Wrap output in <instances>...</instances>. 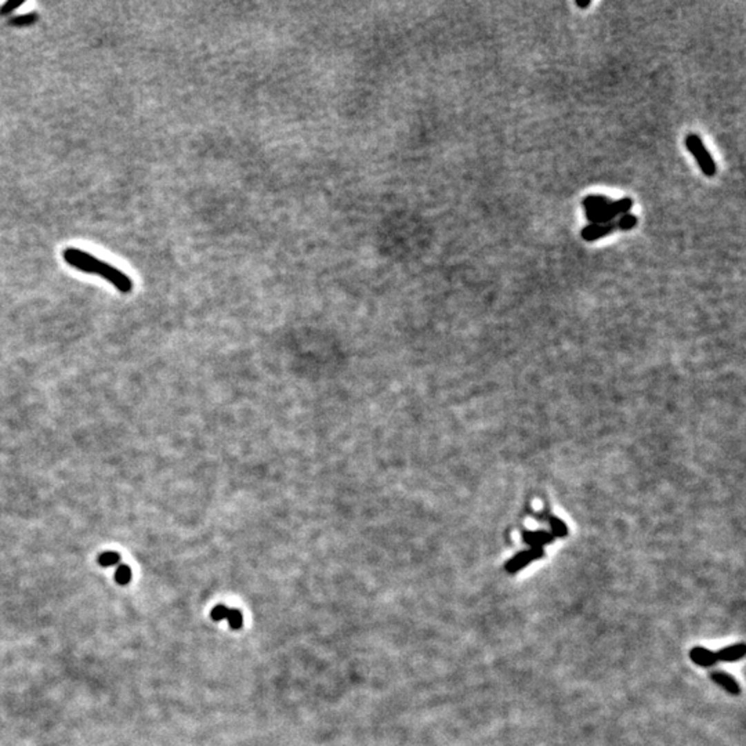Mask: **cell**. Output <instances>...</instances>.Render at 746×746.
Listing matches in <instances>:
<instances>
[{
    "instance_id": "1",
    "label": "cell",
    "mask_w": 746,
    "mask_h": 746,
    "mask_svg": "<svg viewBox=\"0 0 746 746\" xmlns=\"http://www.w3.org/2000/svg\"><path fill=\"white\" fill-rule=\"evenodd\" d=\"M63 256H64V260L74 268L81 270L88 274L101 275L104 279L111 282L122 293H129L133 289V282L125 273H122L121 270L115 268L114 266L106 262L99 260L97 257L92 256L88 252H84L75 248H68L64 251Z\"/></svg>"
},
{
    "instance_id": "2",
    "label": "cell",
    "mask_w": 746,
    "mask_h": 746,
    "mask_svg": "<svg viewBox=\"0 0 746 746\" xmlns=\"http://www.w3.org/2000/svg\"><path fill=\"white\" fill-rule=\"evenodd\" d=\"M633 206L631 198H623L616 202H611L604 209H586V217L590 224H605L616 220V217L629 213Z\"/></svg>"
},
{
    "instance_id": "3",
    "label": "cell",
    "mask_w": 746,
    "mask_h": 746,
    "mask_svg": "<svg viewBox=\"0 0 746 746\" xmlns=\"http://www.w3.org/2000/svg\"><path fill=\"white\" fill-rule=\"evenodd\" d=\"M685 147L694 155V158L698 162L700 170L707 177H713L716 175V170H717L716 164H714L713 158L710 157V154L707 153V150L705 148L702 140L696 135H689L685 139Z\"/></svg>"
},
{
    "instance_id": "4",
    "label": "cell",
    "mask_w": 746,
    "mask_h": 746,
    "mask_svg": "<svg viewBox=\"0 0 746 746\" xmlns=\"http://www.w3.org/2000/svg\"><path fill=\"white\" fill-rule=\"evenodd\" d=\"M212 619L216 620V622H220V620H227L228 625L233 627V629H239L244 623V616L241 614V611L235 609V608H228L226 605H217L212 609Z\"/></svg>"
},
{
    "instance_id": "5",
    "label": "cell",
    "mask_w": 746,
    "mask_h": 746,
    "mask_svg": "<svg viewBox=\"0 0 746 746\" xmlns=\"http://www.w3.org/2000/svg\"><path fill=\"white\" fill-rule=\"evenodd\" d=\"M615 230H619L618 220H614V222H609V223H605V224H589L582 230V238L585 241H587V242H593V241H597V239H600L602 237L609 235Z\"/></svg>"
},
{
    "instance_id": "6",
    "label": "cell",
    "mask_w": 746,
    "mask_h": 746,
    "mask_svg": "<svg viewBox=\"0 0 746 746\" xmlns=\"http://www.w3.org/2000/svg\"><path fill=\"white\" fill-rule=\"evenodd\" d=\"M710 678L716 684H718L723 689H725L728 694H731V695H739L740 694L739 683L731 674H728L727 671L714 670V671L710 673Z\"/></svg>"
},
{
    "instance_id": "7",
    "label": "cell",
    "mask_w": 746,
    "mask_h": 746,
    "mask_svg": "<svg viewBox=\"0 0 746 746\" xmlns=\"http://www.w3.org/2000/svg\"><path fill=\"white\" fill-rule=\"evenodd\" d=\"M542 556V550H532V551H521L517 554L513 560H510L506 565V571L509 573H516L517 571L527 567L531 561L539 558Z\"/></svg>"
},
{
    "instance_id": "8",
    "label": "cell",
    "mask_w": 746,
    "mask_h": 746,
    "mask_svg": "<svg viewBox=\"0 0 746 746\" xmlns=\"http://www.w3.org/2000/svg\"><path fill=\"white\" fill-rule=\"evenodd\" d=\"M689 658L696 666H702V667H711L713 665L717 663L716 652L705 647H694L689 651Z\"/></svg>"
},
{
    "instance_id": "9",
    "label": "cell",
    "mask_w": 746,
    "mask_h": 746,
    "mask_svg": "<svg viewBox=\"0 0 746 746\" xmlns=\"http://www.w3.org/2000/svg\"><path fill=\"white\" fill-rule=\"evenodd\" d=\"M746 654V645L743 642L732 644L725 648H721L716 652L717 662H736L740 660Z\"/></svg>"
},
{
    "instance_id": "10",
    "label": "cell",
    "mask_w": 746,
    "mask_h": 746,
    "mask_svg": "<svg viewBox=\"0 0 746 746\" xmlns=\"http://www.w3.org/2000/svg\"><path fill=\"white\" fill-rule=\"evenodd\" d=\"M612 201L609 198H607V197L590 195V197H586L583 199V206H585V209H604Z\"/></svg>"
},
{
    "instance_id": "11",
    "label": "cell",
    "mask_w": 746,
    "mask_h": 746,
    "mask_svg": "<svg viewBox=\"0 0 746 746\" xmlns=\"http://www.w3.org/2000/svg\"><path fill=\"white\" fill-rule=\"evenodd\" d=\"M38 19H39V16L37 13H28V14H23V16H19V17H13L9 21V24L12 27H28V26L35 24Z\"/></svg>"
},
{
    "instance_id": "12",
    "label": "cell",
    "mask_w": 746,
    "mask_h": 746,
    "mask_svg": "<svg viewBox=\"0 0 746 746\" xmlns=\"http://www.w3.org/2000/svg\"><path fill=\"white\" fill-rule=\"evenodd\" d=\"M121 562V554L117 551H104L99 557V564L104 568L118 565Z\"/></svg>"
},
{
    "instance_id": "13",
    "label": "cell",
    "mask_w": 746,
    "mask_h": 746,
    "mask_svg": "<svg viewBox=\"0 0 746 746\" xmlns=\"http://www.w3.org/2000/svg\"><path fill=\"white\" fill-rule=\"evenodd\" d=\"M115 580L122 586L130 583V580H132V569H130V567L126 565V564H119L118 568H117V572H115Z\"/></svg>"
},
{
    "instance_id": "14",
    "label": "cell",
    "mask_w": 746,
    "mask_h": 746,
    "mask_svg": "<svg viewBox=\"0 0 746 746\" xmlns=\"http://www.w3.org/2000/svg\"><path fill=\"white\" fill-rule=\"evenodd\" d=\"M618 220V227L619 230H623V231H627V230H631L633 227L637 226V222L638 219L634 216V215H630V213H626L623 216H620Z\"/></svg>"
},
{
    "instance_id": "15",
    "label": "cell",
    "mask_w": 746,
    "mask_h": 746,
    "mask_svg": "<svg viewBox=\"0 0 746 746\" xmlns=\"http://www.w3.org/2000/svg\"><path fill=\"white\" fill-rule=\"evenodd\" d=\"M26 2H16V0H10V2L5 3L2 8H0V16H6V14H10L13 10L21 8Z\"/></svg>"
},
{
    "instance_id": "16",
    "label": "cell",
    "mask_w": 746,
    "mask_h": 746,
    "mask_svg": "<svg viewBox=\"0 0 746 746\" xmlns=\"http://www.w3.org/2000/svg\"><path fill=\"white\" fill-rule=\"evenodd\" d=\"M576 6H578V8H580V9H586V8H589V6H590V2H585V3H582V2H576Z\"/></svg>"
}]
</instances>
